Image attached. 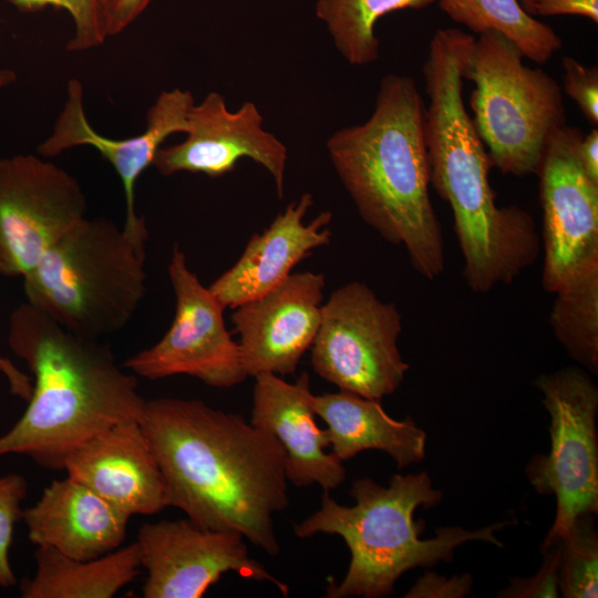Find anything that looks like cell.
I'll return each instance as SVG.
<instances>
[{
	"mask_svg": "<svg viewBox=\"0 0 598 598\" xmlns=\"http://www.w3.org/2000/svg\"><path fill=\"white\" fill-rule=\"evenodd\" d=\"M167 506L205 528L240 534L270 556L274 515L288 506L286 453L269 432L197 399L146 400L141 422Z\"/></svg>",
	"mask_w": 598,
	"mask_h": 598,
	"instance_id": "1",
	"label": "cell"
},
{
	"mask_svg": "<svg viewBox=\"0 0 598 598\" xmlns=\"http://www.w3.org/2000/svg\"><path fill=\"white\" fill-rule=\"evenodd\" d=\"M9 347L32 374L28 408L0 435V455L22 454L50 471L115 424L142 422L146 399L135 374L120 368L110 347L75 334L22 303L10 317Z\"/></svg>",
	"mask_w": 598,
	"mask_h": 598,
	"instance_id": "2",
	"label": "cell"
},
{
	"mask_svg": "<svg viewBox=\"0 0 598 598\" xmlns=\"http://www.w3.org/2000/svg\"><path fill=\"white\" fill-rule=\"evenodd\" d=\"M424 110L411 76L386 74L371 116L336 131L327 150L363 221L386 241L403 246L416 272L434 279L445 258L429 192Z\"/></svg>",
	"mask_w": 598,
	"mask_h": 598,
	"instance_id": "3",
	"label": "cell"
},
{
	"mask_svg": "<svg viewBox=\"0 0 598 598\" xmlns=\"http://www.w3.org/2000/svg\"><path fill=\"white\" fill-rule=\"evenodd\" d=\"M350 494L355 503L346 506L324 492L320 508L293 525L300 538L319 533L339 535L350 550L346 576L340 582L327 586L328 598L388 596L402 574L448 561L454 549L466 542L503 546L494 533L507 522L475 530L442 527L434 538L421 539L424 524L414 520L415 509L434 507L443 498L426 472L393 475L388 486L362 477L353 482Z\"/></svg>",
	"mask_w": 598,
	"mask_h": 598,
	"instance_id": "4",
	"label": "cell"
},
{
	"mask_svg": "<svg viewBox=\"0 0 598 598\" xmlns=\"http://www.w3.org/2000/svg\"><path fill=\"white\" fill-rule=\"evenodd\" d=\"M147 239L105 217H84L22 277L27 302L85 338L124 329L146 293Z\"/></svg>",
	"mask_w": 598,
	"mask_h": 598,
	"instance_id": "5",
	"label": "cell"
},
{
	"mask_svg": "<svg viewBox=\"0 0 598 598\" xmlns=\"http://www.w3.org/2000/svg\"><path fill=\"white\" fill-rule=\"evenodd\" d=\"M523 53L504 34L475 39L465 71L474 82L473 123L503 174H537L548 141L566 115L561 89L544 70L523 63Z\"/></svg>",
	"mask_w": 598,
	"mask_h": 598,
	"instance_id": "6",
	"label": "cell"
},
{
	"mask_svg": "<svg viewBox=\"0 0 598 598\" xmlns=\"http://www.w3.org/2000/svg\"><path fill=\"white\" fill-rule=\"evenodd\" d=\"M549 414L550 450L535 455L526 473L537 493L554 495L556 515L544 545L561 540L575 519L598 513V388L579 367L535 381Z\"/></svg>",
	"mask_w": 598,
	"mask_h": 598,
	"instance_id": "7",
	"label": "cell"
},
{
	"mask_svg": "<svg viewBox=\"0 0 598 598\" xmlns=\"http://www.w3.org/2000/svg\"><path fill=\"white\" fill-rule=\"evenodd\" d=\"M402 317L360 281L331 292L311 344L313 371L339 391L380 400L402 383L409 364L398 340Z\"/></svg>",
	"mask_w": 598,
	"mask_h": 598,
	"instance_id": "8",
	"label": "cell"
},
{
	"mask_svg": "<svg viewBox=\"0 0 598 598\" xmlns=\"http://www.w3.org/2000/svg\"><path fill=\"white\" fill-rule=\"evenodd\" d=\"M168 276L175 296L171 327L161 340L127 358L122 367L148 380L186 374L220 389L243 382L248 377L238 341L226 328L225 307L188 268L177 246Z\"/></svg>",
	"mask_w": 598,
	"mask_h": 598,
	"instance_id": "9",
	"label": "cell"
},
{
	"mask_svg": "<svg viewBox=\"0 0 598 598\" xmlns=\"http://www.w3.org/2000/svg\"><path fill=\"white\" fill-rule=\"evenodd\" d=\"M86 210L64 168L31 154L0 158V275L25 276Z\"/></svg>",
	"mask_w": 598,
	"mask_h": 598,
	"instance_id": "10",
	"label": "cell"
},
{
	"mask_svg": "<svg viewBox=\"0 0 598 598\" xmlns=\"http://www.w3.org/2000/svg\"><path fill=\"white\" fill-rule=\"evenodd\" d=\"M136 545L147 571L145 598H200L227 571L245 579L268 581L283 596L289 587L252 559L244 537L205 528L189 518L145 523Z\"/></svg>",
	"mask_w": 598,
	"mask_h": 598,
	"instance_id": "11",
	"label": "cell"
},
{
	"mask_svg": "<svg viewBox=\"0 0 598 598\" xmlns=\"http://www.w3.org/2000/svg\"><path fill=\"white\" fill-rule=\"evenodd\" d=\"M584 134L564 125L547 143L540 167L543 209V287L555 290L578 270L598 262V184L578 155Z\"/></svg>",
	"mask_w": 598,
	"mask_h": 598,
	"instance_id": "12",
	"label": "cell"
},
{
	"mask_svg": "<svg viewBox=\"0 0 598 598\" xmlns=\"http://www.w3.org/2000/svg\"><path fill=\"white\" fill-rule=\"evenodd\" d=\"M264 117L254 102L235 112L225 99L209 92L188 113L186 138L157 150L153 164L163 176L179 172L220 177L231 173L240 158L248 157L265 167L274 178L279 198L285 192L287 148L262 127Z\"/></svg>",
	"mask_w": 598,
	"mask_h": 598,
	"instance_id": "13",
	"label": "cell"
},
{
	"mask_svg": "<svg viewBox=\"0 0 598 598\" xmlns=\"http://www.w3.org/2000/svg\"><path fill=\"white\" fill-rule=\"evenodd\" d=\"M83 96L82 83L71 79L53 130L37 151L42 157H53L73 147L95 148L121 178L126 212L123 227L133 234H147L145 218L136 213V182L152 166L157 150L167 137L175 133H187L194 97L189 91L178 87L163 91L146 113L145 130L136 136L116 140L101 135L91 126Z\"/></svg>",
	"mask_w": 598,
	"mask_h": 598,
	"instance_id": "14",
	"label": "cell"
},
{
	"mask_svg": "<svg viewBox=\"0 0 598 598\" xmlns=\"http://www.w3.org/2000/svg\"><path fill=\"white\" fill-rule=\"evenodd\" d=\"M324 276L290 274L267 293L239 305L231 315L247 377L293 374L318 332Z\"/></svg>",
	"mask_w": 598,
	"mask_h": 598,
	"instance_id": "15",
	"label": "cell"
},
{
	"mask_svg": "<svg viewBox=\"0 0 598 598\" xmlns=\"http://www.w3.org/2000/svg\"><path fill=\"white\" fill-rule=\"evenodd\" d=\"M63 470L130 517L167 507L162 472L137 421L95 435L66 457Z\"/></svg>",
	"mask_w": 598,
	"mask_h": 598,
	"instance_id": "16",
	"label": "cell"
},
{
	"mask_svg": "<svg viewBox=\"0 0 598 598\" xmlns=\"http://www.w3.org/2000/svg\"><path fill=\"white\" fill-rule=\"evenodd\" d=\"M254 378L250 423L281 444L288 481L297 487L318 484L324 492L337 488L346 480V468L326 452L329 440L315 420L309 374L302 372L293 383L272 373Z\"/></svg>",
	"mask_w": 598,
	"mask_h": 598,
	"instance_id": "17",
	"label": "cell"
},
{
	"mask_svg": "<svg viewBox=\"0 0 598 598\" xmlns=\"http://www.w3.org/2000/svg\"><path fill=\"white\" fill-rule=\"evenodd\" d=\"M313 204L302 194L247 243L239 259L208 287L225 308L256 299L281 283L315 249L330 243L332 214L321 212L310 223L303 218Z\"/></svg>",
	"mask_w": 598,
	"mask_h": 598,
	"instance_id": "18",
	"label": "cell"
},
{
	"mask_svg": "<svg viewBox=\"0 0 598 598\" xmlns=\"http://www.w3.org/2000/svg\"><path fill=\"white\" fill-rule=\"evenodd\" d=\"M130 518L69 476L53 481L39 501L22 513L32 544L80 560L99 558L120 548Z\"/></svg>",
	"mask_w": 598,
	"mask_h": 598,
	"instance_id": "19",
	"label": "cell"
},
{
	"mask_svg": "<svg viewBox=\"0 0 598 598\" xmlns=\"http://www.w3.org/2000/svg\"><path fill=\"white\" fill-rule=\"evenodd\" d=\"M312 404L316 415L327 424L329 447L341 462L367 450H379L403 468L425 456V432L411 416L401 421L391 417L380 400L339 391L313 394Z\"/></svg>",
	"mask_w": 598,
	"mask_h": 598,
	"instance_id": "20",
	"label": "cell"
},
{
	"mask_svg": "<svg viewBox=\"0 0 598 598\" xmlns=\"http://www.w3.org/2000/svg\"><path fill=\"white\" fill-rule=\"evenodd\" d=\"M34 559L33 577L20 586L23 598H111L131 582L141 568L135 542L89 560L37 546Z\"/></svg>",
	"mask_w": 598,
	"mask_h": 598,
	"instance_id": "21",
	"label": "cell"
},
{
	"mask_svg": "<svg viewBox=\"0 0 598 598\" xmlns=\"http://www.w3.org/2000/svg\"><path fill=\"white\" fill-rule=\"evenodd\" d=\"M453 21L478 35L497 31L530 61L543 64L561 48V39L548 24L535 19L518 0H437Z\"/></svg>",
	"mask_w": 598,
	"mask_h": 598,
	"instance_id": "22",
	"label": "cell"
},
{
	"mask_svg": "<svg viewBox=\"0 0 598 598\" xmlns=\"http://www.w3.org/2000/svg\"><path fill=\"white\" fill-rule=\"evenodd\" d=\"M549 315L556 339L570 358L598 372V262L578 270L556 290Z\"/></svg>",
	"mask_w": 598,
	"mask_h": 598,
	"instance_id": "23",
	"label": "cell"
},
{
	"mask_svg": "<svg viewBox=\"0 0 598 598\" xmlns=\"http://www.w3.org/2000/svg\"><path fill=\"white\" fill-rule=\"evenodd\" d=\"M437 0H317L316 16L322 21L336 49L352 65L363 66L379 59L375 24L399 10L423 9Z\"/></svg>",
	"mask_w": 598,
	"mask_h": 598,
	"instance_id": "24",
	"label": "cell"
},
{
	"mask_svg": "<svg viewBox=\"0 0 598 598\" xmlns=\"http://www.w3.org/2000/svg\"><path fill=\"white\" fill-rule=\"evenodd\" d=\"M596 514L577 517L560 540L559 592L565 598H597L598 534Z\"/></svg>",
	"mask_w": 598,
	"mask_h": 598,
	"instance_id": "25",
	"label": "cell"
},
{
	"mask_svg": "<svg viewBox=\"0 0 598 598\" xmlns=\"http://www.w3.org/2000/svg\"><path fill=\"white\" fill-rule=\"evenodd\" d=\"M23 13H33L53 7L70 13L74 34L66 45L68 51H85L104 43L105 35L100 0H6Z\"/></svg>",
	"mask_w": 598,
	"mask_h": 598,
	"instance_id": "26",
	"label": "cell"
},
{
	"mask_svg": "<svg viewBox=\"0 0 598 598\" xmlns=\"http://www.w3.org/2000/svg\"><path fill=\"white\" fill-rule=\"evenodd\" d=\"M28 484L20 474L0 476V585L13 586L17 582L9 561V549L13 539L14 526L22 518L20 505L27 495Z\"/></svg>",
	"mask_w": 598,
	"mask_h": 598,
	"instance_id": "27",
	"label": "cell"
},
{
	"mask_svg": "<svg viewBox=\"0 0 598 598\" xmlns=\"http://www.w3.org/2000/svg\"><path fill=\"white\" fill-rule=\"evenodd\" d=\"M544 559L540 569L532 577L512 578L509 585L498 596L505 598H555L559 592L560 540L542 545Z\"/></svg>",
	"mask_w": 598,
	"mask_h": 598,
	"instance_id": "28",
	"label": "cell"
},
{
	"mask_svg": "<svg viewBox=\"0 0 598 598\" xmlns=\"http://www.w3.org/2000/svg\"><path fill=\"white\" fill-rule=\"evenodd\" d=\"M564 89L585 117L598 123V69L586 66L571 56L563 58Z\"/></svg>",
	"mask_w": 598,
	"mask_h": 598,
	"instance_id": "29",
	"label": "cell"
},
{
	"mask_svg": "<svg viewBox=\"0 0 598 598\" xmlns=\"http://www.w3.org/2000/svg\"><path fill=\"white\" fill-rule=\"evenodd\" d=\"M472 588V577L467 574L450 578L427 571L420 577L404 595L408 598H461Z\"/></svg>",
	"mask_w": 598,
	"mask_h": 598,
	"instance_id": "30",
	"label": "cell"
},
{
	"mask_svg": "<svg viewBox=\"0 0 598 598\" xmlns=\"http://www.w3.org/2000/svg\"><path fill=\"white\" fill-rule=\"evenodd\" d=\"M106 37L121 33L146 9L151 0H100Z\"/></svg>",
	"mask_w": 598,
	"mask_h": 598,
	"instance_id": "31",
	"label": "cell"
},
{
	"mask_svg": "<svg viewBox=\"0 0 598 598\" xmlns=\"http://www.w3.org/2000/svg\"><path fill=\"white\" fill-rule=\"evenodd\" d=\"M533 14L580 16L598 23V0H534Z\"/></svg>",
	"mask_w": 598,
	"mask_h": 598,
	"instance_id": "32",
	"label": "cell"
},
{
	"mask_svg": "<svg viewBox=\"0 0 598 598\" xmlns=\"http://www.w3.org/2000/svg\"><path fill=\"white\" fill-rule=\"evenodd\" d=\"M580 164L587 176L598 184V130L584 135L578 148Z\"/></svg>",
	"mask_w": 598,
	"mask_h": 598,
	"instance_id": "33",
	"label": "cell"
},
{
	"mask_svg": "<svg viewBox=\"0 0 598 598\" xmlns=\"http://www.w3.org/2000/svg\"><path fill=\"white\" fill-rule=\"evenodd\" d=\"M0 372L7 378L11 392L28 401L32 390V379L20 371L0 352Z\"/></svg>",
	"mask_w": 598,
	"mask_h": 598,
	"instance_id": "34",
	"label": "cell"
},
{
	"mask_svg": "<svg viewBox=\"0 0 598 598\" xmlns=\"http://www.w3.org/2000/svg\"><path fill=\"white\" fill-rule=\"evenodd\" d=\"M16 81V73L10 69H0V90Z\"/></svg>",
	"mask_w": 598,
	"mask_h": 598,
	"instance_id": "35",
	"label": "cell"
},
{
	"mask_svg": "<svg viewBox=\"0 0 598 598\" xmlns=\"http://www.w3.org/2000/svg\"><path fill=\"white\" fill-rule=\"evenodd\" d=\"M519 3L522 4V7L528 12L530 13L532 16L533 14V3H534V0H518Z\"/></svg>",
	"mask_w": 598,
	"mask_h": 598,
	"instance_id": "36",
	"label": "cell"
},
{
	"mask_svg": "<svg viewBox=\"0 0 598 598\" xmlns=\"http://www.w3.org/2000/svg\"><path fill=\"white\" fill-rule=\"evenodd\" d=\"M1 586V585H0Z\"/></svg>",
	"mask_w": 598,
	"mask_h": 598,
	"instance_id": "37",
	"label": "cell"
}]
</instances>
